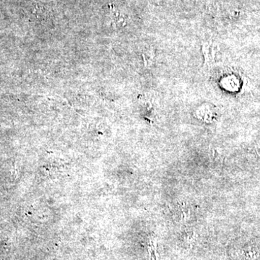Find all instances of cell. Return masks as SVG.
Segmentation results:
<instances>
[{
  "instance_id": "1",
  "label": "cell",
  "mask_w": 260,
  "mask_h": 260,
  "mask_svg": "<svg viewBox=\"0 0 260 260\" xmlns=\"http://www.w3.org/2000/svg\"><path fill=\"white\" fill-rule=\"evenodd\" d=\"M202 51H203V56H205V64L210 66L213 64L215 54H214L213 48L209 44H204L202 46Z\"/></svg>"
}]
</instances>
